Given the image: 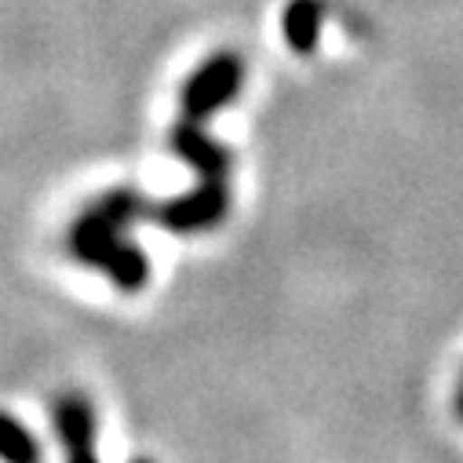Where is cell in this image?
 <instances>
[{
  "label": "cell",
  "instance_id": "cell-3",
  "mask_svg": "<svg viewBox=\"0 0 463 463\" xmlns=\"http://www.w3.org/2000/svg\"><path fill=\"white\" fill-rule=\"evenodd\" d=\"M230 215V186L226 179H201L197 186L150 204V219L168 230V234L190 238V234H204V230L219 226Z\"/></svg>",
  "mask_w": 463,
  "mask_h": 463
},
{
  "label": "cell",
  "instance_id": "cell-9",
  "mask_svg": "<svg viewBox=\"0 0 463 463\" xmlns=\"http://www.w3.org/2000/svg\"><path fill=\"white\" fill-rule=\"evenodd\" d=\"M456 416L463 420V383H459V394H456Z\"/></svg>",
  "mask_w": 463,
  "mask_h": 463
},
{
  "label": "cell",
  "instance_id": "cell-1",
  "mask_svg": "<svg viewBox=\"0 0 463 463\" xmlns=\"http://www.w3.org/2000/svg\"><path fill=\"white\" fill-rule=\"evenodd\" d=\"M66 252L91 270H102L125 296H136L150 281V260L146 252L125 238V230L102 222L99 215L84 212L66 230Z\"/></svg>",
  "mask_w": 463,
  "mask_h": 463
},
{
  "label": "cell",
  "instance_id": "cell-6",
  "mask_svg": "<svg viewBox=\"0 0 463 463\" xmlns=\"http://www.w3.org/2000/svg\"><path fill=\"white\" fill-rule=\"evenodd\" d=\"M321 26H325V5L321 0H288V8L281 15V33H285V44L296 55H310L317 48Z\"/></svg>",
  "mask_w": 463,
  "mask_h": 463
},
{
  "label": "cell",
  "instance_id": "cell-2",
  "mask_svg": "<svg viewBox=\"0 0 463 463\" xmlns=\"http://www.w3.org/2000/svg\"><path fill=\"white\" fill-rule=\"evenodd\" d=\"M245 88V59L238 52H215L204 59L179 91V113L186 121H212Z\"/></svg>",
  "mask_w": 463,
  "mask_h": 463
},
{
  "label": "cell",
  "instance_id": "cell-7",
  "mask_svg": "<svg viewBox=\"0 0 463 463\" xmlns=\"http://www.w3.org/2000/svg\"><path fill=\"white\" fill-rule=\"evenodd\" d=\"M150 197H143L139 190H128V186H118V190H106L102 197H95L88 204L91 215H99L102 222L118 226V230H128L136 226L139 219H150Z\"/></svg>",
  "mask_w": 463,
  "mask_h": 463
},
{
  "label": "cell",
  "instance_id": "cell-8",
  "mask_svg": "<svg viewBox=\"0 0 463 463\" xmlns=\"http://www.w3.org/2000/svg\"><path fill=\"white\" fill-rule=\"evenodd\" d=\"M41 456V441L33 438V430L15 420L12 412L0 409V459L8 463H30Z\"/></svg>",
  "mask_w": 463,
  "mask_h": 463
},
{
  "label": "cell",
  "instance_id": "cell-4",
  "mask_svg": "<svg viewBox=\"0 0 463 463\" xmlns=\"http://www.w3.org/2000/svg\"><path fill=\"white\" fill-rule=\"evenodd\" d=\"M168 146H172V154H175L183 165H190L201 179H226L230 168H234V154H230L219 139H212V136L201 128V121H186V118H183L179 125H172Z\"/></svg>",
  "mask_w": 463,
  "mask_h": 463
},
{
  "label": "cell",
  "instance_id": "cell-5",
  "mask_svg": "<svg viewBox=\"0 0 463 463\" xmlns=\"http://www.w3.org/2000/svg\"><path fill=\"white\" fill-rule=\"evenodd\" d=\"M52 423L70 459H95V409L88 394L66 391L52 402Z\"/></svg>",
  "mask_w": 463,
  "mask_h": 463
}]
</instances>
